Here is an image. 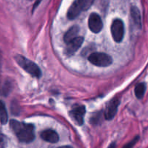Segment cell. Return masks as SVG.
<instances>
[{
    "label": "cell",
    "instance_id": "obj_16",
    "mask_svg": "<svg viewBox=\"0 0 148 148\" xmlns=\"http://www.w3.org/2000/svg\"><path fill=\"white\" fill-rule=\"evenodd\" d=\"M139 139V136H136V137H135L131 141H130L129 143H128L127 144L125 145L123 147V148H133V146H134L135 145H136V143L138 142Z\"/></svg>",
    "mask_w": 148,
    "mask_h": 148
},
{
    "label": "cell",
    "instance_id": "obj_7",
    "mask_svg": "<svg viewBox=\"0 0 148 148\" xmlns=\"http://www.w3.org/2000/svg\"><path fill=\"white\" fill-rule=\"evenodd\" d=\"M83 42H84V38L78 36L71 41H70L69 43H67V46L65 49V52L67 56H71L73 55L78 51V49L81 47Z\"/></svg>",
    "mask_w": 148,
    "mask_h": 148
},
{
    "label": "cell",
    "instance_id": "obj_14",
    "mask_svg": "<svg viewBox=\"0 0 148 148\" xmlns=\"http://www.w3.org/2000/svg\"><path fill=\"white\" fill-rule=\"evenodd\" d=\"M145 90H146V85L144 82H141V83L138 84L135 87L134 89V93L136 98L138 99H141V98H143L144 95L145 93Z\"/></svg>",
    "mask_w": 148,
    "mask_h": 148
},
{
    "label": "cell",
    "instance_id": "obj_1",
    "mask_svg": "<svg viewBox=\"0 0 148 148\" xmlns=\"http://www.w3.org/2000/svg\"><path fill=\"white\" fill-rule=\"evenodd\" d=\"M10 126L20 142L30 143L34 140V127L32 124L12 119L10 122Z\"/></svg>",
    "mask_w": 148,
    "mask_h": 148
},
{
    "label": "cell",
    "instance_id": "obj_8",
    "mask_svg": "<svg viewBox=\"0 0 148 148\" xmlns=\"http://www.w3.org/2000/svg\"><path fill=\"white\" fill-rule=\"evenodd\" d=\"M85 113L86 108L84 106H78L70 112V114L77 124L82 125L84 123V117Z\"/></svg>",
    "mask_w": 148,
    "mask_h": 148
},
{
    "label": "cell",
    "instance_id": "obj_4",
    "mask_svg": "<svg viewBox=\"0 0 148 148\" xmlns=\"http://www.w3.org/2000/svg\"><path fill=\"white\" fill-rule=\"evenodd\" d=\"M110 30L113 40L116 43L121 42L124 36V25L123 21L120 19H115L113 20Z\"/></svg>",
    "mask_w": 148,
    "mask_h": 148
},
{
    "label": "cell",
    "instance_id": "obj_13",
    "mask_svg": "<svg viewBox=\"0 0 148 148\" xmlns=\"http://www.w3.org/2000/svg\"><path fill=\"white\" fill-rule=\"evenodd\" d=\"M7 121H8V115H7L5 105L2 101H0V122L2 124H7Z\"/></svg>",
    "mask_w": 148,
    "mask_h": 148
},
{
    "label": "cell",
    "instance_id": "obj_3",
    "mask_svg": "<svg viewBox=\"0 0 148 148\" xmlns=\"http://www.w3.org/2000/svg\"><path fill=\"white\" fill-rule=\"evenodd\" d=\"M89 61L92 64L100 67L109 66L113 63V59L108 54L100 52H94L89 55L88 58Z\"/></svg>",
    "mask_w": 148,
    "mask_h": 148
},
{
    "label": "cell",
    "instance_id": "obj_2",
    "mask_svg": "<svg viewBox=\"0 0 148 148\" xmlns=\"http://www.w3.org/2000/svg\"><path fill=\"white\" fill-rule=\"evenodd\" d=\"M16 62L17 64L24 69L26 72L30 74L32 77L39 78L41 76V71L40 68L38 66V65L33 62L30 61V59H28L25 56L22 55H16L15 56Z\"/></svg>",
    "mask_w": 148,
    "mask_h": 148
},
{
    "label": "cell",
    "instance_id": "obj_18",
    "mask_svg": "<svg viewBox=\"0 0 148 148\" xmlns=\"http://www.w3.org/2000/svg\"><path fill=\"white\" fill-rule=\"evenodd\" d=\"M58 148H73L71 146H68V145H65V146H61V147H58Z\"/></svg>",
    "mask_w": 148,
    "mask_h": 148
},
{
    "label": "cell",
    "instance_id": "obj_6",
    "mask_svg": "<svg viewBox=\"0 0 148 148\" xmlns=\"http://www.w3.org/2000/svg\"><path fill=\"white\" fill-rule=\"evenodd\" d=\"M119 104H120V100L117 98H113L108 103L105 111H104V117L106 119L111 120L114 118L118 111Z\"/></svg>",
    "mask_w": 148,
    "mask_h": 148
},
{
    "label": "cell",
    "instance_id": "obj_15",
    "mask_svg": "<svg viewBox=\"0 0 148 148\" xmlns=\"http://www.w3.org/2000/svg\"><path fill=\"white\" fill-rule=\"evenodd\" d=\"M83 9V11L87 10L91 5L94 0H78Z\"/></svg>",
    "mask_w": 148,
    "mask_h": 148
},
{
    "label": "cell",
    "instance_id": "obj_5",
    "mask_svg": "<svg viewBox=\"0 0 148 148\" xmlns=\"http://www.w3.org/2000/svg\"><path fill=\"white\" fill-rule=\"evenodd\" d=\"M89 27L94 33H98L103 27V23L101 17L97 13H91L88 20Z\"/></svg>",
    "mask_w": 148,
    "mask_h": 148
},
{
    "label": "cell",
    "instance_id": "obj_17",
    "mask_svg": "<svg viewBox=\"0 0 148 148\" xmlns=\"http://www.w3.org/2000/svg\"><path fill=\"white\" fill-rule=\"evenodd\" d=\"M7 141L6 137L3 134H0V148H5L7 147Z\"/></svg>",
    "mask_w": 148,
    "mask_h": 148
},
{
    "label": "cell",
    "instance_id": "obj_10",
    "mask_svg": "<svg viewBox=\"0 0 148 148\" xmlns=\"http://www.w3.org/2000/svg\"><path fill=\"white\" fill-rule=\"evenodd\" d=\"M82 11L83 9L79 1L78 0H75L68 11V18L69 20H74L79 15V14Z\"/></svg>",
    "mask_w": 148,
    "mask_h": 148
},
{
    "label": "cell",
    "instance_id": "obj_12",
    "mask_svg": "<svg viewBox=\"0 0 148 148\" xmlns=\"http://www.w3.org/2000/svg\"><path fill=\"white\" fill-rule=\"evenodd\" d=\"M131 18L134 23L135 25L138 28H142V17H141L140 11L135 6H133L131 8Z\"/></svg>",
    "mask_w": 148,
    "mask_h": 148
},
{
    "label": "cell",
    "instance_id": "obj_11",
    "mask_svg": "<svg viewBox=\"0 0 148 148\" xmlns=\"http://www.w3.org/2000/svg\"><path fill=\"white\" fill-rule=\"evenodd\" d=\"M79 33V27L77 25H73L65 33L64 36V41L66 43H69L75 38L78 37V34Z\"/></svg>",
    "mask_w": 148,
    "mask_h": 148
},
{
    "label": "cell",
    "instance_id": "obj_9",
    "mask_svg": "<svg viewBox=\"0 0 148 148\" xmlns=\"http://www.w3.org/2000/svg\"><path fill=\"white\" fill-rule=\"evenodd\" d=\"M41 137L43 140L50 143H56L59 141V135L52 130H46L41 133Z\"/></svg>",
    "mask_w": 148,
    "mask_h": 148
}]
</instances>
